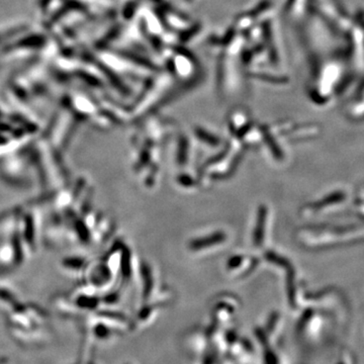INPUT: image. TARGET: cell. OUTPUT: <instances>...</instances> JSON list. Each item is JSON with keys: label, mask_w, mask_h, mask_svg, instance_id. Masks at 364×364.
Instances as JSON below:
<instances>
[{"label": "cell", "mask_w": 364, "mask_h": 364, "mask_svg": "<svg viewBox=\"0 0 364 364\" xmlns=\"http://www.w3.org/2000/svg\"><path fill=\"white\" fill-rule=\"evenodd\" d=\"M18 301V296L11 289L0 286V306H14Z\"/></svg>", "instance_id": "obj_2"}, {"label": "cell", "mask_w": 364, "mask_h": 364, "mask_svg": "<svg viewBox=\"0 0 364 364\" xmlns=\"http://www.w3.org/2000/svg\"><path fill=\"white\" fill-rule=\"evenodd\" d=\"M85 264L83 258L79 257H68L64 258L61 262V268L64 272L67 273H76L82 268Z\"/></svg>", "instance_id": "obj_1"}]
</instances>
